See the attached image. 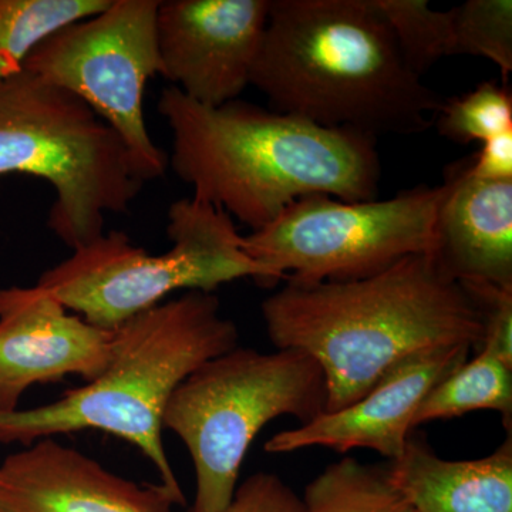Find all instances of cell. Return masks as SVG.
I'll use <instances>...</instances> for the list:
<instances>
[{
    "label": "cell",
    "mask_w": 512,
    "mask_h": 512,
    "mask_svg": "<svg viewBox=\"0 0 512 512\" xmlns=\"http://www.w3.org/2000/svg\"><path fill=\"white\" fill-rule=\"evenodd\" d=\"M389 470L414 512H512V433L476 460H446L410 436Z\"/></svg>",
    "instance_id": "obj_15"
},
{
    "label": "cell",
    "mask_w": 512,
    "mask_h": 512,
    "mask_svg": "<svg viewBox=\"0 0 512 512\" xmlns=\"http://www.w3.org/2000/svg\"><path fill=\"white\" fill-rule=\"evenodd\" d=\"M470 346L417 353L392 367L357 402L322 413L298 429L276 433L265 443L266 453L285 454L309 447L339 453L369 448L387 460H399L413 430V420L431 390L470 359Z\"/></svg>",
    "instance_id": "obj_12"
},
{
    "label": "cell",
    "mask_w": 512,
    "mask_h": 512,
    "mask_svg": "<svg viewBox=\"0 0 512 512\" xmlns=\"http://www.w3.org/2000/svg\"><path fill=\"white\" fill-rule=\"evenodd\" d=\"M451 13L453 56L484 57L500 69L507 83L512 72L511 0H468Z\"/></svg>",
    "instance_id": "obj_21"
},
{
    "label": "cell",
    "mask_w": 512,
    "mask_h": 512,
    "mask_svg": "<svg viewBox=\"0 0 512 512\" xmlns=\"http://www.w3.org/2000/svg\"><path fill=\"white\" fill-rule=\"evenodd\" d=\"M184 495L111 473L49 437L0 464V512H173Z\"/></svg>",
    "instance_id": "obj_13"
},
{
    "label": "cell",
    "mask_w": 512,
    "mask_h": 512,
    "mask_svg": "<svg viewBox=\"0 0 512 512\" xmlns=\"http://www.w3.org/2000/svg\"><path fill=\"white\" fill-rule=\"evenodd\" d=\"M386 20L400 52L417 76L453 56V13L430 8L426 0H372Z\"/></svg>",
    "instance_id": "obj_19"
},
{
    "label": "cell",
    "mask_w": 512,
    "mask_h": 512,
    "mask_svg": "<svg viewBox=\"0 0 512 512\" xmlns=\"http://www.w3.org/2000/svg\"><path fill=\"white\" fill-rule=\"evenodd\" d=\"M237 325L214 293L190 291L138 313L113 330L99 376L35 409L0 412V443L101 430L134 444L156 466L160 483L184 495L163 443L165 407L178 386L208 360L237 348Z\"/></svg>",
    "instance_id": "obj_4"
},
{
    "label": "cell",
    "mask_w": 512,
    "mask_h": 512,
    "mask_svg": "<svg viewBox=\"0 0 512 512\" xmlns=\"http://www.w3.org/2000/svg\"><path fill=\"white\" fill-rule=\"evenodd\" d=\"M224 512H305L302 497L274 473L252 474L238 485Z\"/></svg>",
    "instance_id": "obj_23"
},
{
    "label": "cell",
    "mask_w": 512,
    "mask_h": 512,
    "mask_svg": "<svg viewBox=\"0 0 512 512\" xmlns=\"http://www.w3.org/2000/svg\"><path fill=\"white\" fill-rule=\"evenodd\" d=\"M262 302L276 349L301 350L328 384L325 413L365 396L407 357L439 348L480 349L484 316L476 299L430 254H414L366 278L299 284Z\"/></svg>",
    "instance_id": "obj_2"
},
{
    "label": "cell",
    "mask_w": 512,
    "mask_h": 512,
    "mask_svg": "<svg viewBox=\"0 0 512 512\" xmlns=\"http://www.w3.org/2000/svg\"><path fill=\"white\" fill-rule=\"evenodd\" d=\"M477 410L500 413L505 429L512 433V366L485 346L431 390L414 416L413 430Z\"/></svg>",
    "instance_id": "obj_16"
},
{
    "label": "cell",
    "mask_w": 512,
    "mask_h": 512,
    "mask_svg": "<svg viewBox=\"0 0 512 512\" xmlns=\"http://www.w3.org/2000/svg\"><path fill=\"white\" fill-rule=\"evenodd\" d=\"M430 255L460 284L512 286V181H485L468 157L441 184Z\"/></svg>",
    "instance_id": "obj_14"
},
{
    "label": "cell",
    "mask_w": 512,
    "mask_h": 512,
    "mask_svg": "<svg viewBox=\"0 0 512 512\" xmlns=\"http://www.w3.org/2000/svg\"><path fill=\"white\" fill-rule=\"evenodd\" d=\"M434 124L441 136L464 146L512 130L510 87L484 82L471 92L444 99Z\"/></svg>",
    "instance_id": "obj_20"
},
{
    "label": "cell",
    "mask_w": 512,
    "mask_h": 512,
    "mask_svg": "<svg viewBox=\"0 0 512 512\" xmlns=\"http://www.w3.org/2000/svg\"><path fill=\"white\" fill-rule=\"evenodd\" d=\"M305 512H414L389 466L343 457L313 478L302 497Z\"/></svg>",
    "instance_id": "obj_18"
},
{
    "label": "cell",
    "mask_w": 512,
    "mask_h": 512,
    "mask_svg": "<svg viewBox=\"0 0 512 512\" xmlns=\"http://www.w3.org/2000/svg\"><path fill=\"white\" fill-rule=\"evenodd\" d=\"M158 113L173 134L168 165L194 188L192 197L252 231L309 195L346 202L379 197L382 161L376 138L366 134L239 99L202 106L174 86L161 92Z\"/></svg>",
    "instance_id": "obj_1"
},
{
    "label": "cell",
    "mask_w": 512,
    "mask_h": 512,
    "mask_svg": "<svg viewBox=\"0 0 512 512\" xmlns=\"http://www.w3.org/2000/svg\"><path fill=\"white\" fill-rule=\"evenodd\" d=\"M441 192V185H421L360 202L309 195L245 235L244 249L278 284L366 278L406 256L430 254Z\"/></svg>",
    "instance_id": "obj_8"
},
{
    "label": "cell",
    "mask_w": 512,
    "mask_h": 512,
    "mask_svg": "<svg viewBox=\"0 0 512 512\" xmlns=\"http://www.w3.org/2000/svg\"><path fill=\"white\" fill-rule=\"evenodd\" d=\"M269 0H168L157 10L161 76L184 96L218 107L251 86Z\"/></svg>",
    "instance_id": "obj_10"
},
{
    "label": "cell",
    "mask_w": 512,
    "mask_h": 512,
    "mask_svg": "<svg viewBox=\"0 0 512 512\" xmlns=\"http://www.w3.org/2000/svg\"><path fill=\"white\" fill-rule=\"evenodd\" d=\"M461 285L473 295L483 311L484 336L481 346L494 350L508 366H512V286Z\"/></svg>",
    "instance_id": "obj_22"
},
{
    "label": "cell",
    "mask_w": 512,
    "mask_h": 512,
    "mask_svg": "<svg viewBox=\"0 0 512 512\" xmlns=\"http://www.w3.org/2000/svg\"><path fill=\"white\" fill-rule=\"evenodd\" d=\"M42 178L56 192L47 227L79 249L126 214L144 187L119 134L84 101L22 70L0 80V177Z\"/></svg>",
    "instance_id": "obj_5"
},
{
    "label": "cell",
    "mask_w": 512,
    "mask_h": 512,
    "mask_svg": "<svg viewBox=\"0 0 512 512\" xmlns=\"http://www.w3.org/2000/svg\"><path fill=\"white\" fill-rule=\"evenodd\" d=\"M167 235L170 249L153 255L124 232H104L47 269L37 286L90 325L114 330L175 291L212 293L247 278L264 288L278 285L245 252L234 220L214 205L194 197L175 201L168 210Z\"/></svg>",
    "instance_id": "obj_6"
},
{
    "label": "cell",
    "mask_w": 512,
    "mask_h": 512,
    "mask_svg": "<svg viewBox=\"0 0 512 512\" xmlns=\"http://www.w3.org/2000/svg\"><path fill=\"white\" fill-rule=\"evenodd\" d=\"M111 0H0V80L22 72L37 46L99 15Z\"/></svg>",
    "instance_id": "obj_17"
},
{
    "label": "cell",
    "mask_w": 512,
    "mask_h": 512,
    "mask_svg": "<svg viewBox=\"0 0 512 512\" xmlns=\"http://www.w3.org/2000/svg\"><path fill=\"white\" fill-rule=\"evenodd\" d=\"M251 86L279 113L373 138L429 130L444 101L372 0H269Z\"/></svg>",
    "instance_id": "obj_3"
},
{
    "label": "cell",
    "mask_w": 512,
    "mask_h": 512,
    "mask_svg": "<svg viewBox=\"0 0 512 512\" xmlns=\"http://www.w3.org/2000/svg\"><path fill=\"white\" fill-rule=\"evenodd\" d=\"M468 170L485 181H512V130L484 141L480 151L468 157Z\"/></svg>",
    "instance_id": "obj_24"
},
{
    "label": "cell",
    "mask_w": 512,
    "mask_h": 512,
    "mask_svg": "<svg viewBox=\"0 0 512 512\" xmlns=\"http://www.w3.org/2000/svg\"><path fill=\"white\" fill-rule=\"evenodd\" d=\"M326 402L325 375L301 350L237 346L194 370L163 417L164 429L180 437L194 466L190 512H224L259 431L282 416L309 423L325 413Z\"/></svg>",
    "instance_id": "obj_7"
},
{
    "label": "cell",
    "mask_w": 512,
    "mask_h": 512,
    "mask_svg": "<svg viewBox=\"0 0 512 512\" xmlns=\"http://www.w3.org/2000/svg\"><path fill=\"white\" fill-rule=\"evenodd\" d=\"M160 0H111L99 15L67 26L36 47L23 70L79 97L121 138L144 183L163 177L168 156L144 119V90L161 73Z\"/></svg>",
    "instance_id": "obj_9"
},
{
    "label": "cell",
    "mask_w": 512,
    "mask_h": 512,
    "mask_svg": "<svg viewBox=\"0 0 512 512\" xmlns=\"http://www.w3.org/2000/svg\"><path fill=\"white\" fill-rule=\"evenodd\" d=\"M111 340L113 330L72 315L40 286L0 289V412L18 410L35 384L90 382L106 369Z\"/></svg>",
    "instance_id": "obj_11"
}]
</instances>
